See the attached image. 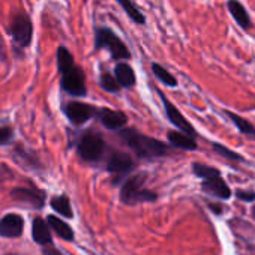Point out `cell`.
Here are the masks:
<instances>
[{
  "instance_id": "3957f363",
  "label": "cell",
  "mask_w": 255,
  "mask_h": 255,
  "mask_svg": "<svg viewBox=\"0 0 255 255\" xmlns=\"http://www.w3.org/2000/svg\"><path fill=\"white\" fill-rule=\"evenodd\" d=\"M101 48H108L114 60H128L131 57L126 44L111 29L107 27H99L95 32V50Z\"/></svg>"
},
{
  "instance_id": "ac0fdd59",
  "label": "cell",
  "mask_w": 255,
  "mask_h": 255,
  "mask_svg": "<svg viewBox=\"0 0 255 255\" xmlns=\"http://www.w3.org/2000/svg\"><path fill=\"white\" fill-rule=\"evenodd\" d=\"M47 221H48L50 227L57 233L59 237H62L63 240H68V242L74 240V231H72V228H71L66 222H63L60 218L50 215Z\"/></svg>"
},
{
  "instance_id": "ffe728a7",
  "label": "cell",
  "mask_w": 255,
  "mask_h": 255,
  "mask_svg": "<svg viewBox=\"0 0 255 255\" xmlns=\"http://www.w3.org/2000/svg\"><path fill=\"white\" fill-rule=\"evenodd\" d=\"M119 5L123 8V11L128 14V17H129L134 23L137 24H144L146 23V17L141 14V11L134 5L132 0H117Z\"/></svg>"
},
{
  "instance_id": "9a60e30c",
  "label": "cell",
  "mask_w": 255,
  "mask_h": 255,
  "mask_svg": "<svg viewBox=\"0 0 255 255\" xmlns=\"http://www.w3.org/2000/svg\"><path fill=\"white\" fill-rule=\"evenodd\" d=\"M167 138L168 141L179 147V149H183V150H197V141H195V137H191L182 131H170L167 134Z\"/></svg>"
},
{
  "instance_id": "4fadbf2b",
  "label": "cell",
  "mask_w": 255,
  "mask_h": 255,
  "mask_svg": "<svg viewBox=\"0 0 255 255\" xmlns=\"http://www.w3.org/2000/svg\"><path fill=\"white\" fill-rule=\"evenodd\" d=\"M201 186H203L204 192H207L210 195H215V197H218L221 200H228L231 197V189L228 188L225 180L221 177V174L203 179V185Z\"/></svg>"
},
{
  "instance_id": "83f0119b",
  "label": "cell",
  "mask_w": 255,
  "mask_h": 255,
  "mask_svg": "<svg viewBox=\"0 0 255 255\" xmlns=\"http://www.w3.org/2000/svg\"><path fill=\"white\" fill-rule=\"evenodd\" d=\"M236 195H237V198H240L243 201H254L255 200V192H251V191H237Z\"/></svg>"
},
{
  "instance_id": "4316f807",
  "label": "cell",
  "mask_w": 255,
  "mask_h": 255,
  "mask_svg": "<svg viewBox=\"0 0 255 255\" xmlns=\"http://www.w3.org/2000/svg\"><path fill=\"white\" fill-rule=\"evenodd\" d=\"M14 138V129L11 126H2L0 128V146L9 144Z\"/></svg>"
},
{
  "instance_id": "52a82bcc",
  "label": "cell",
  "mask_w": 255,
  "mask_h": 255,
  "mask_svg": "<svg viewBox=\"0 0 255 255\" xmlns=\"http://www.w3.org/2000/svg\"><path fill=\"white\" fill-rule=\"evenodd\" d=\"M98 108H95L93 105L80 102V101H72L65 107V114L69 119V122L72 125L81 126L86 122H89L93 116H96Z\"/></svg>"
},
{
  "instance_id": "5bb4252c",
  "label": "cell",
  "mask_w": 255,
  "mask_h": 255,
  "mask_svg": "<svg viewBox=\"0 0 255 255\" xmlns=\"http://www.w3.org/2000/svg\"><path fill=\"white\" fill-rule=\"evenodd\" d=\"M114 77L119 83L120 87H125V89H129L132 86H135V74H134V69L125 63V62H120L116 65V69H114Z\"/></svg>"
},
{
  "instance_id": "603a6c76",
  "label": "cell",
  "mask_w": 255,
  "mask_h": 255,
  "mask_svg": "<svg viewBox=\"0 0 255 255\" xmlns=\"http://www.w3.org/2000/svg\"><path fill=\"white\" fill-rule=\"evenodd\" d=\"M152 71H153L155 77H156L161 83H164L165 86H170V87H176V86H177V80H176L164 66H161V65H158V63H153V65H152Z\"/></svg>"
},
{
  "instance_id": "5b68a950",
  "label": "cell",
  "mask_w": 255,
  "mask_h": 255,
  "mask_svg": "<svg viewBox=\"0 0 255 255\" xmlns=\"http://www.w3.org/2000/svg\"><path fill=\"white\" fill-rule=\"evenodd\" d=\"M11 33H12V39L15 45L21 48L29 47L32 42V36H33V24H32L30 17L24 12L15 14L12 18Z\"/></svg>"
},
{
  "instance_id": "8992f818",
  "label": "cell",
  "mask_w": 255,
  "mask_h": 255,
  "mask_svg": "<svg viewBox=\"0 0 255 255\" xmlns=\"http://www.w3.org/2000/svg\"><path fill=\"white\" fill-rule=\"evenodd\" d=\"M60 84H62V89L71 96H84L87 93L84 72L77 65H74L68 71L62 72Z\"/></svg>"
},
{
  "instance_id": "484cf974",
  "label": "cell",
  "mask_w": 255,
  "mask_h": 255,
  "mask_svg": "<svg viewBox=\"0 0 255 255\" xmlns=\"http://www.w3.org/2000/svg\"><path fill=\"white\" fill-rule=\"evenodd\" d=\"M213 150H215L218 155L224 156L225 159H230V161H243V158H242L240 155H237L236 152H231L230 149H227V147L222 146V144L213 143Z\"/></svg>"
},
{
  "instance_id": "6da1fadb",
  "label": "cell",
  "mask_w": 255,
  "mask_h": 255,
  "mask_svg": "<svg viewBox=\"0 0 255 255\" xmlns=\"http://www.w3.org/2000/svg\"><path fill=\"white\" fill-rule=\"evenodd\" d=\"M120 137L134 150V153L138 158L153 159V158H161L168 153V146L165 143L156 138L143 135L135 129H123L120 132Z\"/></svg>"
},
{
  "instance_id": "7c38bea8",
  "label": "cell",
  "mask_w": 255,
  "mask_h": 255,
  "mask_svg": "<svg viewBox=\"0 0 255 255\" xmlns=\"http://www.w3.org/2000/svg\"><path fill=\"white\" fill-rule=\"evenodd\" d=\"M24 230V221L20 215L8 213L0 221V236L3 237H20Z\"/></svg>"
},
{
  "instance_id": "cb8c5ba5",
  "label": "cell",
  "mask_w": 255,
  "mask_h": 255,
  "mask_svg": "<svg viewBox=\"0 0 255 255\" xmlns=\"http://www.w3.org/2000/svg\"><path fill=\"white\" fill-rule=\"evenodd\" d=\"M99 86H101L105 92H110V93H116V92L120 90V86H119L116 77L111 75L110 72L101 74V77H99Z\"/></svg>"
},
{
  "instance_id": "8fae6325",
  "label": "cell",
  "mask_w": 255,
  "mask_h": 255,
  "mask_svg": "<svg viewBox=\"0 0 255 255\" xmlns=\"http://www.w3.org/2000/svg\"><path fill=\"white\" fill-rule=\"evenodd\" d=\"M96 116L99 117L101 123L107 128V129H111V131L122 129V128L128 122V117H126L125 113L116 111V110H111V108H98Z\"/></svg>"
},
{
  "instance_id": "d6986e66",
  "label": "cell",
  "mask_w": 255,
  "mask_h": 255,
  "mask_svg": "<svg viewBox=\"0 0 255 255\" xmlns=\"http://www.w3.org/2000/svg\"><path fill=\"white\" fill-rule=\"evenodd\" d=\"M225 114L231 119V122L234 123V126L237 128V129H239L242 134L255 138V126H254L251 122H248V120L243 119L242 116H239V114H236V113H231V111H225Z\"/></svg>"
},
{
  "instance_id": "2e32d148",
  "label": "cell",
  "mask_w": 255,
  "mask_h": 255,
  "mask_svg": "<svg viewBox=\"0 0 255 255\" xmlns=\"http://www.w3.org/2000/svg\"><path fill=\"white\" fill-rule=\"evenodd\" d=\"M228 9H230V12H231V15H233V18L236 20V23H237L242 29L248 30V29L251 27L249 15H248L245 6L239 2V0H228Z\"/></svg>"
},
{
  "instance_id": "ba28073f",
  "label": "cell",
  "mask_w": 255,
  "mask_h": 255,
  "mask_svg": "<svg viewBox=\"0 0 255 255\" xmlns=\"http://www.w3.org/2000/svg\"><path fill=\"white\" fill-rule=\"evenodd\" d=\"M132 168H134L132 158L128 153H123V152H113L110 159H108V164H107V170L114 176L113 183H117L123 176L131 173Z\"/></svg>"
},
{
  "instance_id": "7402d4cb",
  "label": "cell",
  "mask_w": 255,
  "mask_h": 255,
  "mask_svg": "<svg viewBox=\"0 0 255 255\" xmlns=\"http://www.w3.org/2000/svg\"><path fill=\"white\" fill-rule=\"evenodd\" d=\"M74 63V56L69 53V50L66 47H59L57 48V69L59 72H65L69 68H72Z\"/></svg>"
},
{
  "instance_id": "30bf717a",
  "label": "cell",
  "mask_w": 255,
  "mask_h": 255,
  "mask_svg": "<svg viewBox=\"0 0 255 255\" xmlns=\"http://www.w3.org/2000/svg\"><path fill=\"white\" fill-rule=\"evenodd\" d=\"M12 198L32 209H41L45 201L44 192L32 188H15L12 191Z\"/></svg>"
},
{
  "instance_id": "44dd1931",
  "label": "cell",
  "mask_w": 255,
  "mask_h": 255,
  "mask_svg": "<svg viewBox=\"0 0 255 255\" xmlns=\"http://www.w3.org/2000/svg\"><path fill=\"white\" fill-rule=\"evenodd\" d=\"M51 207L60 213L62 216L65 218H72L74 213H72V209H71V203H69V198L66 195H59V197H53L51 198Z\"/></svg>"
},
{
  "instance_id": "9c48e42d",
  "label": "cell",
  "mask_w": 255,
  "mask_h": 255,
  "mask_svg": "<svg viewBox=\"0 0 255 255\" xmlns=\"http://www.w3.org/2000/svg\"><path fill=\"white\" fill-rule=\"evenodd\" d=\"M158 95H159L161 99H162V104H164L165 114H167L168 120H170L176 128H179V129H180L182 132H185V134H188V135H191V137H195V135H197V131L194 129V126H192V125L186 120V117L176 108V105H173V104L165 98V95H164L161 90H158Z\"/></svg>"
},
{
  "instance_id": "7a4b0ae2",
  "label": "cell",
  "mask_w": 255,
  "mask_h": 255,
  "mask_svg": "<svg viewBox=\"0 0 255 255\" xmlns=\"http://www.w3.org/2000/svg\"><path fill=\"white\" fill-rule=\"evenodd\" d=\"M144 180H146L144 174H135L128 179L122 185L120 200L125 204H129V206L144 203V201H155L158 195L153 191H149L144 188Z\"/></svg>"
},
{
  "instance_id": "f1b7e54d",
  "label": "cell",
  "mask_w": 255,
  "mask_h": 255,
  "mask_svg": "<svg viewBox=\"0 0 255 255\" xmlns=\"http://www.w3.org/2000/svg\"><path fill=\"white\" fill-rule=\"evenodd\" d=\"M42 255H63L62 252H59L56 248H44Z\"/></svg>"
},
{
  "instance_id": "277c9868",
  "label": "cell",
  "mask_w": 255,
  "mask_h": 255,
  "mask_svg": "<svg viewBox=\"0 0 255 255\" xmlns=\"http://www.w3.org/2000/svg\"><path fill=\"white\" fill-rule=\"evenodd\" d=\"M77 152L86 162H98L105 152V141L99 134L87 132L78 140Z\"/></svg>"
},
{
  "instance_id": "d4e9b609",
  "label": "cell",
  "mask_w": 255,
  "mask_h": 255,
  "mask_svg": "<svg viewBox=\"0 0 255 255\" xmlns=\"http://www.w3.org/2000/svg\"><path fill=\"white\" fill-rule=\"evenodd\" d=\"M192 171H194V174L198 176L200 179H207V177L221 174L219 170H216V168H213V167H209V165H204V164H198V162H195V164L192 165Z\"/></svg>"
},
{
  "instance_id": "e0dca14e",
  "label": "cell",
  "mask_w": 255,
  "mask_h": 255,
  "mask_svg": "<svg viewBox=\"0 0 255 255\" xmlns=\"http://www.w3.org/2000/svg\"><path fill=\"white\" fill-rule=\"evenodd\" d=\"M32 236H33V240L42 246H47L48 243H51V233H50L48 224H45V221L41 218H36L33 221Z\"/></svg>"
}]
</instances>
